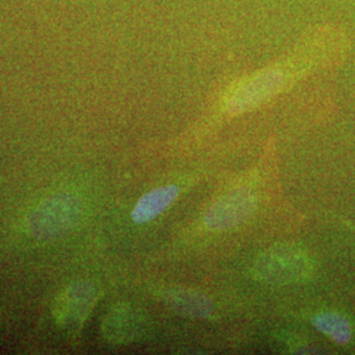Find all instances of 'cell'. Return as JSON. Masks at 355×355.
<instances>
[{
	"label": "cell",
	"instance_id": "cell-8",
	"mask_svg": "<svg viewBox=\"0 0 355 355\" xmlns=\"http://www.w3.org/2000/svg\"><path fill=\"white\" fill-rule=\"evenodd\" d=\"M136 315L129 308L114 309L105 320V334L114 343H125L136 334L139 321Z\"/></svg>",
	"mask_w": 355,
	"mask_h": 355
},
{
	"label": "cell",
	"instance_id": "cell-7",
	"mask_svg": "<svg viewBox=\"0 0 355 355\" xmlns=\"http://www.w3.org/2000/svg\"><path fill=\"white\" fill-rule=\"evenodd\" d=\"M167 300L174 311L189 318H208L214 309L212 303L205 296L198 292H171Z\"/></svg>",
	"mask_w": 355,
	"mask_h": 355
},
{
	"label": "cell",
	"instance_id": "cell-4",
	"mask_svg": "<svg viewBox=\"0 0 355 355\" xmlns=\"http://www.w3.org/2000/svg\"><path fill=\"white\" fill-rule=\"evenodd\" d=\"M257 198L252 191L234 190L216 202L204 216V224L212 230L233 228L252 215Z\"/></svg>",
	"mask_w": 355,
	"mask_h": 355
},
{
	"label": "cell",
	"instance_id": "cell-9",
	"mask_svg": "<svg viewBox=\"0 0 355 355\" xmlns=\"http://www.w3.org/2000/svg\"><path fill=\"white\" fill-rule=\"evenodd\" d=\"M313 325L316 329L329 336L336 343H347L352 338V327L349 321L338 313H320L313 318Z\"/></svg>",
	"mask_w": 355,
	"mask_h": 355
},
{
	"label": "cell",
	"instance_id": "cell-1",
	"mask_svg": "<svg viewBox=\"0 0 355 355\" xmlns=\"http://www.w3.org/2000/svg\"><path fill=\"white\" fill-rule=\"evenodd\" d=\"M83 214L82 200L76 195H55L44 200L28 218V232L40 241L54 240L71 230Z\"/></svg>",
	"mask_w": 355,
	"mask_h": 355
},
{
	"label": "cell",
	"instance_id": "cell-2",
	"mask_svg": "<svg viewBox=\"0 0 355 355\" xmlns=\"http://www.w3.org/2000/svg\"><path fill=\"white\" fill-rule=\"evenodd\" d=\"M309 259L293 245H278L262 254L254 266L258 279L274 284H287L304 279L309 274Z\"/></svg>",
	"mask_w": 355,
	"mask_h": 355
},
{
	"label": "cell",
	"instance_id": "cell-6",
	"mask_svg": "<svg viewBox=\"0 0 355 355\" xmlns=\"http://www.w3.org/2000/svg\"><path fill=\"white\" fill-rule=\"evenodd\" d=\"M179 190L175 186H164L145 193L132 212V218L136 224H145L152 221L157 216L175 202Z\"/></svg>",
	"mask_w": 355,
	"mask_h": 355
},
{
	"label": "cell",
	"instance_id": "cell-3",
	"mask_svg": "<svg viewBox=\"0 0 355 355\" xmlns=\"http://www.w3.org/2000/svg\"><path fill=\"white\" fill-rule=\"evenodd\" d=\"M286 80V73L279 69H267L242 80L225 99L227 112L240 114L257 108L279 94Z\"/></svg>",
	"mask_w": 355,
	"mask_h": 355
},
{
	"label": "cell",
	"instance_id": "cell-5",
	"mask_svg": "<svg viewBox=\"0 0 355 355\" xmlns=\"http://www.w3.org/2000/svg\"><path fill=\"white\" fill-rule=\"evenodd\" d=\"M96 293L92 284L79 282L64 292L57 306V318L64 324L80 322L87 316L89 309L95 303Z\"/></svg>",
	"mask_w": 355,
	"mask_h": 355
}]
</instances>
